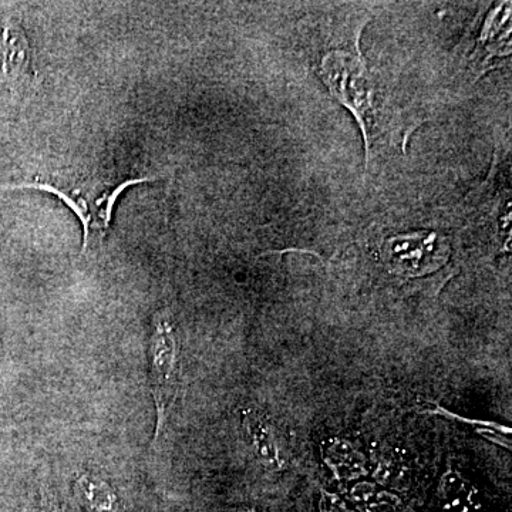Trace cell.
Here are the masks:
<instances>
[{"label":"cell","mask_w":512,"mask_h":512,"mask_svg":"<svg viewBox=\"0 0 512 512\" xmlns=\"http://www.w3.org/2000/svg\"><path fill=\"white\" fill-rule=\"evenodd\" d=\"M320 76L330 92L355 114L367 143V121L373 109V86L370 74L360 57L332 52L323 57Z\"/></svg>","instance_id":"obj_1"},{"label":"cell","mask_w":512,"mask_h":512,"mask_svg":"<svg viewBox=\"0 0 512 512\" xmlns=\"http://www.w3.org/2000/svg\"><path fill=\"white\" fill-rule=\"evenodd\" d=\"M446 239L436 232H417L390 238L384 244L383 258L387 266L403 276L429 274L447 261Z\"/></svg>","instance_id":"obj_2"},{"label":"cell","mask_w":512,"mask_h":512,"mask_svg":"<svg viewBox=\"0 0 512 512\" xmlns=\"http://www.w3.org/2000/svg\"><path fill=\"white\" fill-rule=\"evenodd\" d=\"M153 340H151V380H153L154 397L157 402L158 424L156 441L160 437L161 429L165 423V414L168 406L173 402L177 383H175V365H177V348L173 325L167 313L158 312L154 319Z\"/></svg>","instance_id":"obj_3"},{"label":"cell","mask_w":512,"mask_h":512,"mask_svg":"<svg viewBox=\"0 0 512 512\" xmlns=\"http://www.w3.org/2000/svg\"><path fill=\"white\" fill-rule=\"evenodd\" d=\"M29 67V45L13 23H0V82H15Z\"/></svg>","instance_id":"obj_4"},{"label":"cell","mask_w":512,"mask_h":512,"mask_svg":"<svg viewBox=\"0 0 512 512\" xmlns=\"http://www.w3.org/2000/svg\"><path fill=\"white\" fill-rule=\"evenodd\" d=\"M244 426L259 461L269 470H282L286 461L271 421L258 412H248Z\"/></svg>","instance_id":"obj_5"},{"label":"cell","mask_w":512,"mask_h":512,"mask_svg":"<svg viewBox=\"0 0 512 512\" xmlns=\"http://www.w3.org/2000/svg\"><path fill=\"white\" fill-rule=\"evenodd\" d=\"M323 460L335 476L352 480L366 473V457L349 441L332 439L323 443Z\"/></svg>","instance_id":"obj_6"},{"label":"cell","mask_w":512,"mask_h":512,"mask_svg":"<svg viewBox=\"0 0 512 512\" xmlns=\"http://www.w3.org/2000/svg\"><path fill=\"white\" fill-rule=\"evenodd\" d=\"M476 488L454 470H448L440 481V501L446 512H470L476 507Z\"/></svg>","instance_id":"obj_7"},{"label":"cell","mask_w":512,"mask_h":512,"mask_svg":"<svg viewBox=\"0 0 512 512\" xmlns=\"http://www.w3.org/2000/svg\"><path fill=\"white\" fill-rule=\"evenodd\" d=\"M19 188H32V190L50 192V194L56 195L60 201H63L64 205H67V207L77 215L80 222H82L84 235L82 254L87 251V247H89L90 222H92V215H90L86 201L76 200L72 195L60 190V188L53 187V185L50 184L37 183V181L36 183L6 185V187H2V190H19Z\"/></svg>","instance_id":"obj_8"},{"label":"cell","mask_w":512,"mask_h":512,"mask_svg":"<svg viewBox=\"0 0 512 512\" xmlns=\"http://www.w3.org/2000/svg\"><path fill=\"white\" fill-rule=\"evenodd\" d=\"M158 177H144V178H134V180H126L124 183L117 185L116 188H113L111 191L104 192L103 195L96 201L97 207L101 208L100 218L101 222H103L104 228L110 227L111 217H113V208L114 204H116L117 198L123 194L126 188L131 187V185L150 183V181L157 180Z\"/></svg>","instance_id":"obj_9"}]
</instances>
